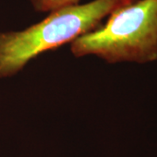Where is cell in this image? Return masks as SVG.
I'll use <instances>...</instances> for the list:
<instances>
[{
  "label": "cell",
  "instance_id": "cell-1",
  "mask_svg": "<svg viewBox=\"0 0 157 157\" xmlns=\"http://www.w3.org/2000/svg\"><path fill=\"white\" fill-rule=\"evenodd\" d=\"M135 0H94L49 12L18 32L0 33V78L11 77L47 51L72 43L98 28L104 18Z\"/></svg>",
  "mask_w": 157,
  "mask_h": 157
},
{
  "label": "cell",
  "instance_id": "cell-2",
  "mask_svg": "<svg viewBox=\"0 0 157 157\" xmlns=\"http://www.w3.org/2000/svg\"><path fill=\"white\" fill-rule=\"evenodd\" d=\"M70 45L76 58L93 55L109 64L157 61V0H135L119 8Z\"/></svg>",
  "mask_w": 157,
  "mask_h": 157
},
{
  "label": "cell",
  "instance_id": "cell-3",
  "mask_svg": "<svg viewBox=\"0 0 157 157\" xmlns=\"http://www.w3.org/2000/svg\"><path fill=\"white\" fill-rule=\"evenodd\" d=\"M35 11L51 12L60 8L78 5L80 0H29Z\"/></svg>",
  "mask_w": 157,
  "mask_h": 157
}]
</instances>
